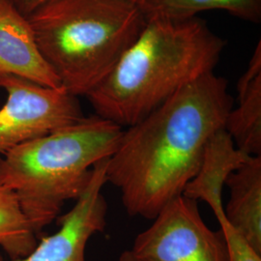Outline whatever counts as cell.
I'll return each mask as SVG.
<instances>
[{"instance_id": "6da1fadb", "label": "cell", "mask_w": 261, "mask_h": 261, "mask_svg": "<svg viewBox=\"0 0 261 261\" xmlns=\"http://www.w3.org/2000/svg\"><path fill=\"white\" fill-rule=\"evenodd\" d=\"M232 107L227 81L211 72L124 129L108 160L106 177L119 190L125 211L153 220L183 195L198 170L207 140L224 128Z\"/></svg>"}, {"instance_id": "7a4b0ae2", "label": "cell", "mask_w": 261, "mask_h": 261, "mask_svg": "<svg viewBox=\"0 0 261 261\" xmlns=\"http://www.w3.org/2000/svg\"><path fill=\"white\" fill-rule=\"evenodd\" d=\"M225 42L198 18H146L112 73L86 96L96 115L128 128L201 75L213 72Z\"/></svg>"}, {"instance_id": "3957f363", "label": "cell", "mask_w": 261, "mask_h": 261, "mask_svg": "<svg viewBox=\"0 0 261 261\" xmlns=\"http://www.w3.org/2000/svg\"><path fill=\"white\" fill-rule=\"evenodd\" d=\"M124 128L98 115L29 140L0 157V186L13 190L36 233L88 185L116 149Z\"/></svg>"}, {"instance_id": "277c9868", "label": "cell", "mask_w": 261, "mask_h": 261, "mask_svg": "<svg viewBox=\"0 0 261 261\" xmlns=\"http://www.w3.org/2000/svg\"><path fill=\"white\" fill-rule=\"evenodd\" d=\"M28 19L41 55L76 98L112 73L146 22L141 7L127 0H57Z\"/></svg>"}, {"instance_id": "5b68a950", "label": "cell", "mask_w": 261, "mask_h": 261, "mask_svg": "<svg viewBox=\"0 0 261 261\" xmlns=\"http://www.w3.org/2000/svg\"><path fill=\"white\" fill-rule=\"evenodd\" d=\"M129 251L143 261H229L222 230L208 227L197 201L183 195L159 212Z\"/></svg>"}, {"instance_id": "8992f818", "label": "cell", "mask_w": 261, "mask_h": 261, "mask_svg": "<svg viewBox=\"0 0 261 261\" xmlns=\"http://www.w3.org/2000/svg\"><path fill=\"white\" fill-rule=\"evenodd\" d=\"M7 93L0 109V157L29 140L82 120L77 98L15 75L0 76Z\"/></svg>"}, {"instance_id": "52a82bcc", "label": "cell", "mask_w": 261, "mask_h": 261, "mask_svg": "<svg viewBox=\"0 0 261 261\" xmlns=\"http://www.w3.org/2000/svg\"><path fill=\"white\" fill-rule=\"evenodd\" d=\"M108 160L98 163L84 194L72 209L59 219V228L42 238L28 255L12 261H86L90 238L105 230L108 204L103 195Z\"/></svg>"}, {"instance_id": "ba28073f", "label": "cell", "mask_w": 261, "mask_h": 261, "mask_svg": "<svg viewBox=\"0 0 261 261\" xmlns=\"http://www.w3.org/2000/svg\"><path fill=\"white\" fill-rule=\"evenodd\" d=\"M3 75L62 88L59 79L40 53L28 17L11 0H0V76Z\"/></svg>"}, {"instance_id": "9c48e42d", "label": "cell", "mask_w": 261, "mask_h": 261, "mask_svg": "<svg viewBox=\"0 0 261 261\" xmlns=\"http://www.w3.org/2000/svg\"><path fill=\"white\" fill-rule=\"evenodd\" d=\"M250 157L236 147L224 128L215 132L206 142L198 170L187 184L183 196L204 201L216 219H220L224 215L223 189L225 182Z\"/></svg>"}, {"instance_id": "30bf717a", "label": "cell", "mask_w": 261, "mask_h": 261, "mask_svg": "<svg viewBox=\"0 0 261 261\" xmlns=\"http://www.w3.org/2000/svg\"><path fill=\"white\" fill-rule=\"evenodd\" d=\"M230 196L224 206L227 223L261 254V156H251L225 182Z\"/></svg>"}, {"instance_id": "8fae6325", "label": "cell", "mask_w": 261, "mask_h": 261, "mask_svg": "<svg viewBox=\"0 0 261 261\" xmlns=\"http://www.w3.org/2000/svg\"><path fill=\"white\" fill-rule=\"evenodd\" d=\"M238 105L224 123L239 150L250 156H261V43L250 59L238 84Z\"/></svg>"}, {"instance_id": "7c38bea8", "label": "cell", "mask_w": 261, "mask_h": 261, "mask_svg": "<svg viewBox=\"0 0 261 261\" xmlns=\"http://www.w3.org/2000/svg\"><path fill=\"white\" fill-rule=\"evenodd\" d=\"M141 9L146 18L186 19L201 12L222 10L250 22L261 20V0H146Z\"/></svg>"}, {"instance_id": "4fadbf2b", "label": "cell", "mask_w": 261, "mask_h": 261, "mask_svg": "<svg viewBox=\"0 0 261 261\" xmlns=\"http://www.w3.org/2000/svg\"><path fill=\"white\" fill-rule=\"evenodd\" d=\"M38 234L22 211L16 193L0 186V247L12 260L28 255L37 246Z\"/></svg>"}, {"instance_id": "5bb4252c", "label": "cell", "mask_w": 261, "mask_h": 261, "mask_svg": "<svg viewBox=\"0 0 261 261\" xmlns=\"http://www.w3.org/2000/svg\"><path fill=\"white\" fill-rule=\"evenodd\" d=\"M224 233L229 261H261V254L255 252L240 234L227 223L225 216L217 220Z\"/></svg>"}, {"instance_id": "9a60e30c", "label": "cell", "mask_w": 261, "mask_h": 261, "mask_svg": "<svg viewBox=\"0 0 261 261\" xmlns=\"http://www.w3.org/2000/svg\"><path fill=\"white\" fill-rule=\"evenodd\" d=\"M16 8L21 12L25 17H28L31 13L47 3L57 0H11Z\"/></svg>"}, {"instance_id": "2e32d148", "label": "cell", "mask_w": 261, "mask_h": 261, "mask_svg": "<svg viewBox=\"0 0 261 261\" xmlns=\"http://www.w3.org/2000/svg\"><path fill=\"white\" fill-rule=\"evenodd\" d=\"M119 261H143L138 258L137 256H135L129 250H126L124 252H122L119 256Z\"/></svg>"}, {"instance_id": "e0dca14e", "label": "cell", "mask_w": 261, "mask_h": 261, "mask_svg": "<svg viewBox=\"0 0 261 261\" xmlns=\"http://www.w3.org/2000/svg\"><path fill=\"white\" fill-rule=\"evenodd\" d=\"M127 1H130L132 3H134V4H136V5H139L140 7H142V5L144 4V2H145L146 0H127Z\"/></svg>"}, {"instance_id": "ac0fdd59", "label": "cell", "mask_w": 261, "mask_h": 261, "mask_svg": "<svg viewBox=\"0 0 261 261\" xmlns=\"http://www.w3.org/2000/svg\"><path fill=\"white\" fill-rule=\"evenodd\" d=\"M0 261H3V258H2V256L0 255Z\"/></svg>"}]
</instances>
